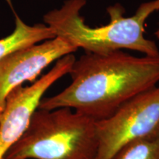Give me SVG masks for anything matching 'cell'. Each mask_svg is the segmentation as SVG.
<instances>
[{
  "mask_svg": "<svg viewBox=\"0 0 159 159\" xmlns=\"http://www.w3.org/2000/svg\"><path fill=\"white\" fill-rule=\"evenodd\" d=\"M71 83L58 94L41 99L39 109L69 108L102 120L136 95L159 83V55L136 57L122 50L85 53L75 59Z\"/></svg>",
  "mask_w": 159,
  "mask_h": 159,
  "instance_id": "6da1fadb",
  "label": "cell"
},
{
  "mask_svg": "<svg viewBox=\"0 0 159 159\" xmlns=\"http://www.w3.org/2000/svg\"><path fill=\"white\" fill-rule=\"evenodd\" d=\"M85 0H66L60 8L47 12L43 24L52 31L55 37L61 38L75 48L85 53L108 54L128 49L148 56H158L156 43L144 37V25L148 17L159 11V0L142 3L132 16L125 17V9L120 5L107 8L111 21L108 25L91 27L80 15Z\"/></svg>",
  "mask_w": 159,
  "mask_h": 159,
  "instance_id": "7a4b0ae2",
  "label": "cell"
},
{
  "mask_svg": "<svg viewBox=\"0 0 159 159\" xmlns=\"http://www.w3.org/2000/svg\"><path fill=\"white\" fill-rule=\"evenodd\" d=\"M96 121L69 108L39 109L6 159H95Z\"/></svg>",
  "mask_w": 159,
  "mask_h": 159,
  "instance_id": "3957f363",
  "label": "cell"
},
{
  "mask_svg": "<svg viewBox=\"0 0 159 159\" xmlns=\"http://www.w3.org/2000/svg\"><path fill=\"white\" fill-rule=\"evenodd\" d=\"M96 130L95 159H112L131 142L159 136V86L136 95L111 116L96 121Z\"/></svg>",
  "mask_w": 159,
  "mask_h": 159,
  "instance_id": "277c9868",
  "label": "cell"
},
{
  "mask_svg": "<svg viewBox=\"0 0 159 159\" xmlns=\"http://www.w3.org/2000/svg\"><path fill=\"white\" fill-rule=\"evenodd\" d=\"M75 59L73 54L65 55L30 85H21L8 94L0 115V159L5 158L7 151L21 138L43 95L59 79L69 74Z\"/></svg>",
  "mask_w": 159,
  "mask_h": 159,
  "instance_id": "5b68a950",
  "label": "cell"
},
{
  "mask_svg": "<svg viewBox=\"0 0 159 159\" xmlns=\"http://www.w3.org/2000/svg\"><path fill=\"white\" fill-rule=\"evenodd\" d=\"M77 50L63 39L55 37L6 55L0 61V115L12 91L26 81L35 82L49 65Z\"/></svg>",
  "mask_w": 159,
  "mask_h": 159,
  "instance_id": "8992f818",
  "label": "cell"
},
{
  "mask_svg": "<svg viewBox=\"0 0 159 159\" xmlns=\"http://www.w3.org/2000/svg\"><path fill=\"white\" fill-rule=\"evenodd\" d=\"M55 35L45 24L29 25L16 14V27L13 33L0 39V61L13 52L36 44Z\"/></svg>",
  "mask_w": 159,
  "mask_h": 159,
  "instance_id": "52a82bcc",
  "label": "cell"
},
{
  "mask_svg": "<svg viewBox=\"0 0 159 159\" xmlns=\"http://www.w3.org/2000/svg\"><path fill=\"white\" fill-rule=\"evenodd\" d=\"M112 159H159V136L131 142Z\"/></svg>",
  "mask_w": 159,
  "mask_h": 159,
  "instance_id": "ba28073f",
  "label": "cell"
},
{
  "mask_svg": "<svg viewBox=\"0 0 159 159\" xmlns=\"http://www.w3.org/2000/svg\"><path fill=\"white\" fill-rule=\"evenodd\" d=\"M155 35H156V36L159 39V25H158V29H157V30L156 31V33H155Z\"/></svg>",
  "mask_w": 159,
  "mask_h": 159,
  "instance_id": "9c48e42d",
  "label": "cell"
},
{
  "mask_svg": "<svg viewBox=\"0 0 159 159\" xmlns=\"http://www.w3.org/2000/svg\"><path fill=\"white\" fill-rule=\"evenodd\" d=\"M3 159H6V158H3Z\"/></svg>",
  "mask_w": 159,
  "mask_h": 159,
  "instance_id": "30bf717a",
  "label": "cell"
}]
</instances>
